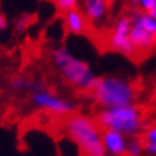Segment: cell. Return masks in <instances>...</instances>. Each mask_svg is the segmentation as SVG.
<instances>
[{
	"label": "cell",
	"mask_w": 156,
	"mask_h": 156,
	"mask_svg": "<svg viewBox=\"0 0 156 156\" xmlns=\"http://www.w3.org/2000/svg\"><path fill=\"white\" fill-rule=\"evenodd\" d=\"M51 60L62 77L76 89L91 91L95 87L98 77L88 62L76 57L65 46L55 48L51 53Z\"/></svg>",
	"instance_id": "6da1fadb"
},
{
	"label": "cell",
	"mask_w": 156,
	"mask_h": 156,
	"mask_svg": "<svg viewBox=\"0 0 156 156\" xmlns=\"http://www.w3.org/2000/svg\"><path fill=\"white\" fill-rule=\"evenodd\" d=\"M65 129L84 156H107L102 141V131L89 117L83 114L70 115L65 122Z\"/></svg>",
	"instance_id": "7a4b0ae2"
},
{
	"label": "cell",
	"mask_w": 156,
	"mask_h": 156,
	"mask_svg": "<svg viewBox=\"0 0 156 156\" xmlns=\"http://www.w3.org/2000/svg\"><path fill=\"white\" fill-rule=\"evenodd\" d=\"M97 122L103 129H114L127 137H133L144 127L141 109L133 103L102 108Z\"/></svg>",
	"instance_id": "3957f363"
},
{
	"label": "cell",
	"mask_w": 156,
	"mask_h": 156,
	"mask_svg": "<svg viewBox=\"0 0 156 156\" xmlns=\"http://www.w3.org/2000/svg\"><path fill=\"white\" fill-rule=\"evenodd\" d=\"M93 95L102 108L131 104L135 102L137 91L129 80L119 76H102L98 77Z\"/></svg>",
	"instance_id": "277c9868"
},
{
	"label": "cell",
	"mask_w": 156,
	"mask_h": 156,
	"mask_svg": "<svg viewBox=\"0 0 156 156\" xmlns=\"http://www.w3.org/2000/svg\"><path fill=\"white\" fill-rule=\"evenodd\" d=\"M129 38L137 52H146L156 44V19L144 10H136L131 15Z\"/></svg>",
	"instance_id": "5b68a950"
},
{
	"label": "cell",
	"mask_w": 156,
	"mask_h": 156,
	"mask_svg": "<svg viewBox=\"0 0 156 156\" xmlns=\"http://www.w3.org/2000/svg\"><path fill=\"white\" fill-rule=\"evenodd\" d=\"M30 94H32L30 95V102H32L34 107L53 114L66 115V114H71L76 109V104L74 102L61 98L46 88L42 90L30 93Z\"/></svg>",
	"instance_id": "8992f818"
},
{
	"label": "cell",
	"mask_w": 156,
	"mask_h": 156,
	"mask_svg": "<svg viewBox=\"0 0 156 156\" xmlns=\"http://www.w3.org/2000/svg\"><path fill=\"white\" fill-rule=\"evenodd\" d=\"M102 141L108 156H124L127 151L128 137L114 129H103Z\"/></svg>",
	"instance_id": "52a82bcc"
},
{
	"label": "cell",
	"mask_w": 156,
	"mask_h": 156,
	"mask_svg": "<svg viewBox=\"0 0 156 156\" xmlns=\"http://www.w3.org/2000/svg\"><path fill=\"white\" fill-rule=\"evenodd\" d=\"M108 0H84L83 2V13L93 24L103 23L108 15Z\"/></svg>",
	"instance_id": "ba28073f"
},
{
	"label": "cell",
	"mask_w": 156,
	"mask_h": 156,
	"mask_svg": "<svg viewBox=\"0 0 156 156\" xmlns=\"http://www.w3.org/2000/svg\"><path fill=\"white\" fill-rule=\"evenodd\" d=\"M64 24L71 34L79 36L87 30L88 19L85 17V14L76 8V9H71L64 13Z\"/></svg>",
	"instance_id": "9c48e42d"
},
{
	"label": "cell",
	"mask_w": 156,
	"mask_h": 156,
	"mask_svg": "<svg viewBox=\"0 0 156 156\" xmlns=\"http://www.w3.org/2000/svg\"><path fill=\"white\" fill-rule=\"evenodd\" d=\"M108 44L111 46L112 50L119 52L123 56H127V57H133L137 53L129 36L127 34H119V33L112 32L108 38Z\"/></svg>",
	"instance_id": "30bf717a"
},
{
	"label": "cell",
	"mask_w": 156,
	"mask_h": 156,
	"mask_svg": "<svg viewBox=\"0 0 156 156\" xmlns=\"http://www.w3.org/2000/svg\"><path fill=\"white\" fill-rule=\"evenodd\" d=\"M9 87L14 91H29V93H34L38 90H42L46 87L37 80H30L27 77H22V76H15L10 80Z\"/></svg>",
	"instance_id": "8fae6325"
},
{
	"label": "cell",
	"mask_w": 156,
	"mask_h": 156,
	"mask_svg": "<svg viewBox=\"0 0 156 156\" xmlns=\"http://www.w3.org/2000/svg\"><path fill=\"white\" fill-rule=\"evenodd\" d=\"M131 26H132V24H131V17H128V15H122V17H119L118 19L115 20L112 32L119 33V34H127V36H129Z\"/></svg>",
	"instance_id": "7c38bea8"
},
{
	"label": "cell",
	"mask_w": 156,
	"mask_h": 156,
	"mask_svg": "<svg viewBox=\"0 0 156 156\" xmlns=\"http://www.w3.org/2000/svg\"><path fill=\"white\" fill-rule=\"evenodd\" d=\"M145 152V146L141 140H132L127 145V156H142Z\"/></svg>",
	"instance_id": "4fadbf2b"
},
{
	"label": "cell",
	"mask_w": 156,
	"mask_h": 156,
	"mask_svg": "<svg viewBox=\"0 0 156 156\" xmlns=\"http://www.w3.org/2000/svg\"><path fill=\"white\" fill-rule=\"evenodd\" d=\"M51 2L62 13L71 10V9H76L80 4V0H51Z\"/></svg>",
	"instance_id": "5bb4252c"
},
{
	"label": "cell",
	"mask_w": 156,
	"mask_h": 156,
	"mask_svg": "<svg viewBox=\"0 0 156 156\" xmlns=\"http://www.w3.org/2000/svg\"><path fill=\"white\" fill-rule=\"evenodd\" d=\"M133 5L138 6L146 13H150L156 9V0H133Z\"/></svg>",
	"instance_id": "9a60e30c"
},
{
	"label": "cell",
	"mask_w": 156,
	"mask_h": 156,
	"mask_svg": "<svg viewBox=\"0 0 156 156\" xmlns=\"http://www.w3.org/2000/svg\"><path fill=\"white\" fill-rule=\"evenodd\" d=\"M30 23V15L28 14H23L18 18V20L15 22V30H17L18 33L20 32H24V30L28 28Z\"/></svg>",
	"instance_id": "2e32d148"
},
{
	"label": "cell",
	"mask_w": 156,
	"mask_h": 156,
	"mask_svg": "<svg viewBox=\"0 0 156 156\" xmlns=\"http://www.w3.org/2000/svg\"><path fill=\"white\" fill-rule=\"evenodd\" d=\"M144 141L145 142H154L156 144V124L147 128L144 133Z\"/></svg>",
	"instance_id": "e0dca14e"
},
{
	"label": "cell",
	"mask_w": 156,
	"mask_h": 156,
	"mask_svg": "<svg viewBox=\"0 0 156 156\" xmlns=\"http://www.w3.org/2000/svg\"><path fill=\"white\" fill-rule=\"evenodd\" d=\"M145 152H147L151 156H156V144L154 142H144Z\"/></svg>",
	"instance_id": "ac0fdd59"
},
{
	"label": "cell",
	"mask_w": 156,
	"mask_h": 156,
	"mask_svg": "<svg viewBox=\"0 0 156 156\" xmlns=\"http://www.w3.org/2000/svg\"><path fill=\"white\" fill-rule=\"evenodd\" d=\"M6 27H8V20H6V18L4 17L3 14H0V32H2V30H4Z\"/></svg>",
	"instance_id": "d6986e66"
}]
</instances>
